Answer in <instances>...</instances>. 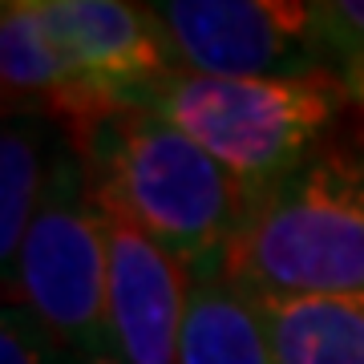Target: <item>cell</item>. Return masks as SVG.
<instances>
[{
	"instance_id": "obj_6",
	"label": "cell",
	"mask_w": 364,
	"mask_h": 364,
	"mask_svg": "<svg viewBox=\"0 0 364 364\" xmlns=\"http://www.w3.org/2000/svg\"><path fill=\"white\" fill-rule=\"evenodd\" d=\"M93 203L109 251V348L122 364H178L195 275L114 203L97 195Z\"/></svg>"
},
{
	"instance_id": "obj_11",
	"label": "cell",
	"mask_w": 364,
	"mask_h": 364,
	"mask_svg": "<svg viewBox=\"0 0 364 364\" xmlns=\"http://www.w3.org/2000/svg\"><path fill=\"white\" fill-rule=\"evenodd\" d=\"M45 162H41V134L28 117L4 126L0 138V259L13 275V259L25 247V235L41 210L45 191Z\"/></svg>"
},
{
	"instance_id": "obj_13",
	"label": "cell",
	"mask_w": 364,
	"mask_h": 364,
	"mask_svg": "<svg viewBox=\"0 0 364 364\" xmlns=\"http://www.w3.org/2000/svg\"><path fill=\"white\" fill-rule=\"evenodd\" d=\"M45 332L37 316L25 304H9L4 308V324H0V364H45Z\"/></svg>"
},
{
	"instance_id": "obj_1",
	"label": "cell",
	"mask_w": 364,
	"mask_h": 364,
	"mask_svg": "<svg viewBox=\"0 0 364 364\" xmlns=\"http://www.w3.org/2000/svg\"><path fill=\"white\" fill-rule=\"evenodd\" d=\"M81 150L93 195L130 215L191 275L219 272L255 203L251 186L178 126L138 105L114 109Z\"/></svg>"
},
{
	"instance_id": "obj_15",
	"label": "cell",
	"mask_w": 364,
	"mask_h": 364,
	"mask_svg": "<svg viewBox=\"0 0 364 364\" xmlns=\"http://www.w3.org/2000/svg\"><path fill=\"white\" fill-rule=\"evenodd\" d=\"M81 364H122V360H117V356H85Z\"/></svg>"
},
{
	"instance_id": "obj_4",
	"label": "cell",
	"mask_w": 364,
	"mask_h": 364,
	"mask_svg": "<svg viewBox=\"0 0 364 364\" xmlns=\"http://www.w3.org/2000/svg\"><path fill=\"white\" fill-rule=\"evenodd\" d=\"M21 304L53 340H65L85 356H114L109 348V251L102 210L85 198L69 170L41 203L16 255Z\"/></svg>"
},
{
	"instance_id": "obj_2",
	"label": "cell",
	"mask_w": 364,
	"mask_h": 364,
	"mask_svg": "<svg viewBox=\"0 0 364 364\" xmlns=\"http://www.w3.org/2000/svg\"><path fill=\"white\" fill-rule=\"evenodd\" d=\"M219 272L251 299L364 291V158L312 154L259 191Z\"/></svg>"
},
{
	"instance_id": "obj_3",
	"label": "cell",
	"mask_w": 364,
	"mask_h": 364,
	"mask_svg": "<svg viewBox=\"0 0 364 364\" xmlns=\"http://www.w3.org/2000/svg\"><path fill=\"white\" fill-rule=\"evenodd\" d=\"M352 97L344 77H198L170 73L138 97V109L166 117L255 195L316 154L320 134Z\"/></svg>"
},
{
	"instance_id": "obj_7",
	"label": "cell",
	"mask_w": 364,
	"mask_h": 364,
	"mask_svg": "<svg viewBox=\"0 0 364 364\" xmlns=\"http://www.w3.org/2000/svg\"><path fill=\"white\" fill-rule=\"evenodd\" d=\"M37 9L65 61L114 105H134L174 73L154 9L122 0H37Z\"/></svg>"
},
{
	"instance_id": "obj_5",
	"label": "cell",
	"mask_w": 364,
	"mask_h": 364,
	"mask_svg": "<svg viewBox=\"0 0 364 364\" xmlns=\"http://www.w3.org/2000/svg\"><path fill=\"white\" fill-rule=\"evenodd\" d=\"M178 73L312 77L332 73L316 4L299 0H166L154 4Z\"/></svg>"
},
{
	"instance_id": "obj_14",
	"label": "cell",
	"mask_w": 364,
	"mask_h": 364,
	"mask_svg": "<svg viewBox=\"0 0 364 364\" xmlns=\"http://www.w3.org/2000/svg\"><path fill=\"white\" fill-rule=\"evenodd\" d=\"M344 85H348V93H352V102L364 109V69L360 73H352V77H344Z\"/></svg>"
},
{
	"instance_id": "obj_8",
	"label": "cell",
	"mask_w": 364,
	"mask_h": 364,
	"mask_svg": "<svg viewBox=\"0 0 364 364\" xmlns=\"http://www.w3.org/2000/svg\"><path fill=\"white\" fill-rule=\"evenodd\" d=\"M0 69L4 90L21 97H37L49 114L69 126L77 150L105 117L122 109L105 93H97L57 49L49 28L41 21L37 0H4L0 9Z\"/></svg>"
},
{
	"instance_id": "obj_12",
	"label": "cell",
	"mask_w": 364,
	"mask_h": 364,
	"mask_svg": "<svg viewBox=\"0 0 364 364\" xmlns=\"http://www.w3.org/2000/svg\"><path fill=\"white\" fill-rule=\"evenodd\" d=\"M320 45L336 77H352L364 69V0H328L316 4Z\"/></svg>"
},
{
	"instance_id": "obj_9",
	"label": "cell",
	"mask_w": 364,
	"mask_h": 364,
	"mask_svg": "<svg viewBox=\"0 0 364 364\" xmlns=\"http://www.w3.org/2000/svg\"><path fill=\"white\" fill-rule=\"evenodd\" d=\"M275 364H364V291L255 299Z\"/></svg>"
},
{
	"instance_id": "obj_10",
	"label": "cell",
	"mask_w": 364,
	"mask_h": 364,
	"mask_svg": "<svg viewBox=\"0 0 364 364\" xmlns=\"http://www.w3.org/2000/svg\"><path fill=\"white\" fill-rule=\"evenodd\" d=\"M178 364H275L255 299L227 284L223 272L195 275Z\"/></svg>"
}]
</instances>
